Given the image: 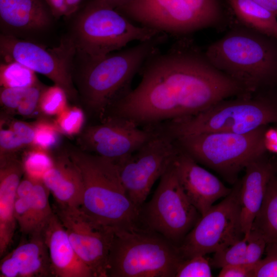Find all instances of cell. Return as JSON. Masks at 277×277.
Returning <instances> with one entry per match:
<instances>
[{
    "instance_id": "obj_1",
    "label": "cell",
    "mask_w": 277,
    "mask_h": 277,
    "mask_svg": "<svg viewBox=\"0 0 277 277\" xmlns=\"http://www.w3.org/2000/svg\"><path fill=\"white\" fill-rule=\"evenodd\" d=\"M156 53L141 68L137 86L113 104L105 116L154 125L196 114L221 101L247 93L196 51L178 46L163 54Z\"/></svg>"
},
{
    "instance_id": "obj_2",
    "label": "cell",
    "mask_w": 277,
    "mask_h": 277,
    "mask_svg": "<svg viewBox=\"0 0 277 277\" xmlns=\"http://www.w3.org/2000/svg\"><path fill=\"white\" fill-rule=\"evenodd\" d=\"M155 37L105 56L84 58L73 74L78 99L87 112L102 120L108 109L131 89V82L164 37Z\"/></svg>"
},
{
    "instance_id": "obj_3",
    "label": "cell",
    "mask_w": 277,
    "mask_h": 277,
    "mask_svg": "<svg viewBox=\"0 0 277 277\" xmlns=\"http://www.w3.org/2000/svg\"><path fill=\"white\" fill-rule=\"evenodd\" d=\"M83 182L80 208L98 223L114 230L141 226V208L128 196L116 163L80 148L67 150Z\"/></svg>"
},
{
    "instance_id": "obj_4",
    "label": "cell",
    "mask_w": 277,
    "mask_h": 277,
    "mask_svg": "<svg viewBox=\"0 0 277 277\" xmlns=\"http://www.w3.org/2000/svg\"><path fill=\"white\" fill-rule=\"evenodd\" d=\"M262 35L246 27L234 28L210 45L205 55L248 93H254L277 74V52Z\"/></svg>"
},
{
    "instance_id": "obj_5",
    "label": "cell",
    "mask_w": 277,
    "mask_h": 277,
    "mask_svg": "<svg viewBox=\"0 0 277 277\" xmlns=\"http://www.w3.org/2000/svg\"><path fill=\"white\" fill-rule=\"evenodd\" d=\"M182 260L177 246L159 233L143 227L116 230L107 277H175Z\"/></svg>"
},
{
    "instance_id": "obj_6",
    "label": "cell",
    "mask_w": 277,
    "mask_h": 277,
    "mask_svg": "<svg viewBox=\"0 0 277 277\" xmlns=\"http://www.w3.org/2000/svg\"><path fill=\"white\" fill-rule=\"evenodd\" d=\"M253 93L228 98L196 114L170 121L161 131L175 139L205 132L246 133L277 124V101Z\"/></svg>"
},
{
    "instance_id": "obj_7",
    "label": "cell",
    "mask_w": 277,
    "mask_h": 277,
    "mask_svg": "<svg viewBox=\"0 0 277 277\" xmlns=\"http://www.w3.org/2000/svg\"><path fill=\"white\" fill-rule=\"evenodd\" d=\"M160 33L134 25L103 0H91L77 15L71 38L83 59L93 58L120 51L132 41L151 39Z\"/></svg>"
},
{
    "instance_id": "obj_8",
    "label": "cell",
    "mask_w": 277,
    "mask_h": 277,
    "mask_svg": "<svg viewBox=\"0 0 277 277\" xmlns=\"http://www.w3.org/2000/svg\"><path fill=\"white\" fill-rule=\"evenodd\" d=\"M267 126L246 133L205 132L178 137V146L198 163L213 170L235 184L240 172L266 154Z\"/></svg>"
},
{
    "instance_id": "obj_9",
    "label": "cell",
    "mask_w": 277,
    "mask_h": 277,
    "mask_svg": "<svg viewBox=\"0 0 277 277\" xmlns=\"http://www.w3.org/2000/svg\"><path fill=\"white\" fill-rule=\"evenodd\" d=\"M117 10L144 26L174 34L213 26L222 17L219 0H129Z\"/></svg>"
},
{
    "instance_id": "obj_10",
    "label": "cell",
    "mask_w": 277,
    "mask_h": 277,
    "mask_svg": "<svg viewBox=\"0 0 277 277\" xmlns=\"http://www.w3.org/2000/svg\"><path fill=\"white\" fill-rule=\"evenodd\" d=\"M201 216L185 193L173 163L161 177L151 199L140 209L142 227L161 234L176 246Z\"/></svg>"
},
{
    "instance_id": "obj_11",
    "label": "cell",
    "mask_w": 277,
    "mask_h": 277,
    "mask_svg": "<svg viewBox=\"0 0 277 277\" xmlns=\"http://www.w3.org/2000/svg\"><path fill=\"white\" fill-rule=\"evenodd\" d=\"M235 184L222 201L201 216L177 246L182 260L214 253L244 237L241 222L240 182Z\"/></svg>"
},
{
    "instance_id": "obj_12",
    "label": "cell",
    "mask_w": 277,
    "mask_h": 277,
    "mask_svg": "<svg viewBox=\"0 0 277 277\" xmlns=\"http://www.w3.org/2000/svg\"><path fill=\"white\" fill-rule=\"evenodd\" d=\"M0 53L3 62H19L62 88L69 100H78L73 79L76 50L71 37L64 38L58 46L46 49L35 43L2 33Z\"/></svg>"
},
{
    "instance_id": "obj_13",
    "label": "cell",
    "mask_w": 277,
    "mask_h": 277,
    "mask_svg": "<svg viewBox=\"0 0 277 277\" xmlns=\"http://www.w3.org/2000/svg\"><path fill=\"white\" fill-rule=\"evenodd\" d=\"M156 131L140 148L116 163L128 196L140 208L153 184L173 163L179 150L173 138Z\"/></svg>"
},
{
    "instance_id": "obj_14",
    "label": "cell",
    "mask_w": 277,
    "mask_h": 277,
    "mask_svg": "<svg viewBox=\"0 0 277 277\" xmlns=\"http://www.w3.org/2000/svg\"><path fill=\"white\" fill-rule=\"evenodd\" d=\"M52 208L76 253L94 277H107V261L114 230L92 219L80 207L55 203Z\"/></svg>"
},
{
    "instance_id": "obj_15",
    "label": "cell",
    "mask_w": 277,
    "mask_h": 277,
    "mask_svg": "<svg viewBox=\"0 0 277 277\" xmlns=\"http://www.w3.org/2000/svg\"><path fill=\"white\" fill-rule=\"evenodd\" d=\"M156 133L152 129H142L127 118L106 116L100 123L84 127L77 141L81 149L117 163L140 148Z\"/></svg>"
},
{
    "instance_id": "obj_16",
    "label": "cell",
    "mask_w": 277,
    "mask_h": 277,
    "mask_svg": "<svg viewBox=\"0 0 277 277\" xmlns=\"http://www.w3.org/2000/svg\"><path fill=\"white\" fill-rule=\"evenodd\" d=\"M173 164L185 193L201 216L232 191L180 147Z\"/></svg>"
},
{
    "instance_id": "obj_17",
    "label": "cell",
    "mask_w": 277,
    "mask_h": 277,
    "mask_svg": "<svg viewBox=\"0 0 277 277\" xmlns=\"http://www.w3.org/2000/svg\"><path fill=\"white\" fill-rule=\"evenodd\" d=\"M53 18L45 0H0L3 34L18 37L38 33L47 30Z\"/></svg>"
},
{
    "instance_id": "obj_18",
    "label": "cell",
    "mask_w": 277,
    "mask_h": 277,
    "mask_svg": "<svg viewBox=\"0 0 277 277\" xmlns=\"http://www.w3.org/2000/svg\"><path fill=\"white\" fill-rule=\"evenodd\" d=\"M28 236L0 264L1 277L52 276L49 252L42 232Z\"/></svg>"
},
{
    "instance_id": "obj_19",
    "label": "cell",
    "mask_w": 277,
    "mask_h": 277,
    "mask_svg": "<svg viewBox=\"0 0 277 277\" xmlns=\"http://www.w3.org/2000/svg\"><path fill=\"white\" fill-rule=\"evenodd\" d=\"M245 169V174L240 181V203L242 229L247 239L262 205L268 183L276 173L277 168L265 154L249 163Z\"/></svg>"
},
{
    "instance_id": "obj_20",
    "label": "cell",
    "mask_w": 277,
    "mask_h": 277,
    "mask_svg": "<svg viewBox=\"0 0 277 277\" xmlns=\"http://www.w3.org/2000/svg\"><path fill=\"white\" fill-rule=\"evenodd\" d=\"M42 234L48 250L52 276L94 277L91 270L76 253L54 211Z\"/></svg>"
},
{
    "instance_id": "obj_21",
    "label": "cell",
    "mask_w": 277,
    "mask_h": 277,
    "mask_svg": "<svg viewBox=\"0 0 277 277\" xmlns=\"http://www.w3.org/2000/svg\"><path fill=\"white\" fill-rule=\"evenodd\" d=\"M25 173L16 154L0 158V256L13 241L16 221L14 205L17 186Z\"/></svg>"
},
{
    "instance_id": "obj_22",
    "label": "cell",
    "mask_w": 277,
    "mask_h": 277,
    "mask_svg": "<svg viewBox=\"0 0 277 277\" xmlns=\"http://www.w3.org/2000/svg\"><path fill=\"white\" fill-rule=\"evenodd\" d=\"M53 157L51 168L42 181L59 205L80 207L82 203L83 182L81 173L67 151Z\"/></svg>"
},
{
    "instance_id": "obj_23",
    "label": "cell",
    "mask_w": 277,
    "mask_h": 277,
    "mask_svg": "<svg viewBox=\"0 0 277 277\" xmlns=\"http://www.w3.org/2000/svg\"><path fill=\"white\" fill-rule=\"evenodd\" d=\"M245 27L277 39V16L252 0H228Z\"/></svg>"
},
{
    "instance_id": "obj_24",
    "label": "cell",
    "mask_w": 277,
    "mask_h": 277,
    "mask_svg": "<svg viewBox=\"0 0 277 277\" xmlns=\"http://www.w3.org/2000/svg\"><path fill=\"white\" fill-rule=\"evenodd\" d=\"M251 229L259 232L267 243H277V174L269 181L262 205Z\"/></svg>"
},
{
    "instance_id": "obj_25",
    "label": "cell",
    "mask_w": 277,
    "mask_h": 277,
    "mask_svg": "<svg viewBox=\"0 0 277 277\" xmlns=\"http://www.w3.org/2000/svg\"><path fill=\"white\" fill-rule=\"evenodd\" d=\"M50 192L42 180H37L30 195L31 211V233H41L54 212L50 206Z\"/></svg>"
},
{
    "instance_id": "obj_26",
    "label": "cell",
    "mask_w": 277,
    "mask_h": 277,
    "mask_svg": "<svg viewBox=\"0 0 277 277\" xmlns=\"http://www.w3.org/2000/svg\"><path fill=\"white\" fill-rule=\"evenodd\" d=\"M38 82L35 72L23 64L14 61L1 63V87L27 88Z\"/></svg>"
},
{
    "instance_id": "obj_27",
    "label": "cell",
    "mask_w": 277,
    "mask_h": 277,
    "mask_svg": "<svg viewBox=\"0 0 277 277\" xmlns=\"http://www.w3.org/2000/svg\"><path fill=\"white\" fill-rule=\"evenodd\" d=\"M22 161L25 174L35 180H42L45 173L52 166L53 157L48 151L32 147L25 152Z\"/></svg>"
},
{
    "instance_id": "obj_28",
    "label": "cell",
    "mask_w": 277,
    "mask_h": 277,
    "mask_svg": "<svg viewBox=\"0 0 277 277\" xmlns=\"http://www.w3.org/2000/svg\"><path fill=\"white\" fill-rule=\"evenodd\" d=\"M68 96L61 87L54 85L45 87L41 93L38 109L44 114L57 115L68 105Z\"/></svg>"
},
{
    "instance_id": "obj_29",
    "label": "cell",
    "mask_w": 277,
    "mask_h": 277,
    "mask_svg": "<svg viewBox=\"0 0 277 277\" xmlns=\"http://www.w3.org/2000/svg\"><path fill=\"white\" fill-rule=\"evenodd\" d=\"M247 239L241 240L214 253L209 259L211 266L222 268L225 266L246 263Z\"/></svg>"
},
{
    "instance_id": "obj_30",
    "label": "cell",
    "mask_w": 277,
    "mask_h": 277,
    "mask_svg": "<svg viewBox=\"0 0 277 277\" xmlns=\"http://www.w3.org/2000/svg\"><path fill=\"white\" fill-rule=\"evenodd\" d=\"M85 121V114L81 108L68 106L56 115L54 124L61 133L72 136L80 133Z\"/></svg>"
},
{
    "instance_id": "obj_31",
    "label": "cell",
    "mask_w": 277,
    "mask_h": 277,
    "mask_svg": "<svg viewBox=\"0 0 277 277\" xmlns=\"http://www.w3.org/2000/svg\"><path fill=\"white\" fill-rule=\"evenodd\" d=\"M33 125L35 130V137L31 147L48 151L58 146L60 142L61 133L54 123L42 120Z\"/></svg>"
},
{
    "instance_id": "obj_32",
    "label": "cell",
    "mask_w": 277,
    "mask_h": 277,
    "mask_svg": "<svg viewBox=\"0 0 277 277\" xmlns=\"http://www.w3.org/2000/svg\"><path fill=\"white\" fill-rule=\"evenodd\" d=\"M211 266L205 255H195L181 261L175 277H211Z\"/></svg>"
},
{
    "instance_id": "obj_33",
    "label": "cell",
    "mask_w": 277,
    "mask_h": 277,
    "mask_svg": "<svg viewBox=\"0 0 277 277\" xmlns=\"http://www.w3.org/2000/svg\"><path fill=\"white\" fill-rule=\"evenodd\" d=\"M265 252L255 266L254 277H277V243H268Z\"/></svg>"
},
{
    "instance_id": "obj_34",
    "label": "cell",
    "mask_w": 277,
    "mask_h": 277,
    "mask_svg": "<svg viewBox=\"0 0 277 277\" xmlns=\"http://www.w3.org/2000/svg\"><path fill=\"white\" fill-rule=\"evenodd\" d=\"M14 217L22 234L25 236L30 235L31 233L30 196L16 198Z\"/></svg>"
},
{
    "instance_id": "obj_35",
    "label": "cell",
    "mask_w": 277,
    "mask_h": 277,
    "mask_svg": "<svg viewBox=\"0 0 277 277\" xmlns=\"http://www.w3.org/2000/svg\"><path fill=\"white\" fill-rule=\"evenodd\" d=\"M267 244L265 238L259 232L251 229L247 238L246 263L256 264L262 259Z\"/></svg>"
},
{
    "instance_id": "obj_36",
    "label": "cell",
    "mask_w": 277,
    "mask_h": 277,
    "mask_svg": "<svg viewBox=\"0 0 277 277\" xmlns=\"http://www.w3.org/2000/svg\"><path fill=\"white\" fill-rule=\"evenodd\" d=\"M45 86L39 82L28 88L17 109V113L24 116L32 114L38 109L42 91Z\"/></svg>"
},
{
    "instance_id": "obj_37",
    "label": "cell",
    "mask_w": 277,
    "mask_h": 277,
    "mask_svg": "<svg viewBox=\"0 0 277 277\" xmlns=\"http://www.w3.org/2000/svg\"><path fill=\"white\" fill-rule=\"evenodd\" d=\"M24 147L25 145L10 128L4 129L1 126L0 157L16 154L15 151Z\"/></svg>"
},
{
    "instance_id": "obj_38",
    "label": "cell",
    "mask_w": 277,
    "mask_h": 277,
    "mask_svg": "<svg viewBox=\"0 0 277 277\" xmlns=\"http://www.w3.org/2000/svg\"><path fill=\"white\" fill-rule=\"evenodd\" d=\"M27 88H1L0 101L1 104L9 110H16L24 96Z\"/></svg>"
},
{
    "instance_id": "obj_39",
    "label": "cell",
    "mask_w": 277,
    "mask_h": 277,
    "mask_svg": "<svg viewBox=\"0 0 277 277\" xmlns=\"http://www.w3.org/2000/svg\"><path fill=\"white\" fill-rule=\"evenodd\" d=\"M9 128L16 134L25 146H32L35 137V130L33 125L14 120Z\"/></svg>"
},
{
    "instance_id": "obj_40",
    "label": "cell",
    "mask_w": 277,
    "mask_h": 277,
    "mask_svg": "<svg viewBox=\"0 0 277 277\" xmlns=\"http://www.w3.org/2000/svg\"><path fill=\"white\" fill-rule=\"evenodd\" d=\"M256 264H240L225 266L221 268L219 277H254Z\"/></svg>"
},
{
    "instance_id": "obj_41",
    "label": "cell",
    "mask_w": 277,
    "mask_h": 277,
    "mask_svg": "<svg viewBox=\"0 0 277 277\" xmlns=\"http://www.w3.org/2000/svg\"><path fill=\"white\" fill-rule=\"evenodd\" d=\"M54 18L71 16L65 0H45Z\"/></svg>"
},
{
    "instance_id": "obj_42",
    "label": "cell",
    "mask_w": 277,
    "mask_h": 277,
    "mask_svg": "<svg viewBox=\"0 0 277 277\" xmlns=\"http://www.w3.org/2000/svg\"><path fill=\"white\" fill-rule=\"evenodd\" d=\"M37 180L24 174L16 189V198L30 196Z\"/></svg>"
},
{
    "instance_id": "obj_43",
    "label": "cell",
    "mask_w": 277,
    "mask_h": 277,
    "mask_svg": "<svg viewBox=\"0 0 277 277\" xmlns=\"http://www.w3.org/2000/svg\"><path fill=\"white\" fill-rule=\"evenodd\" d=\"M277 16V0H252Z\"/></svg>"
},
{
    "instance_id": "obj_44",
    "label": "cell",
    "mask_w": 277,
    "mask_h": 277,
    "mask_svg": "<svg viewBox=\"0 0 277 277\" xmlns=\"http://www.w3.org/2000/svg\"><path fill=\"white\" fill-rule=\"evenodd\" d=\"M65 1L71 15L79 9L84 0H65Z\"/></svg>"
},
{
    "instance_id": "obj_45",
    "label": "cell",
    "mask_w": 277,
    "mask_h": 277,
    "mask_svg": "<svg viewBox=\"0 0 277 277\" xmlns=\"http://www.w3.org/2000/svg\"><path fill=\"white\" fill-rule=\"evenodd\" d=\"M107 4L115 8L118 9L125 5L129 0H103Z\"/></svg>"
}]
</instances>
